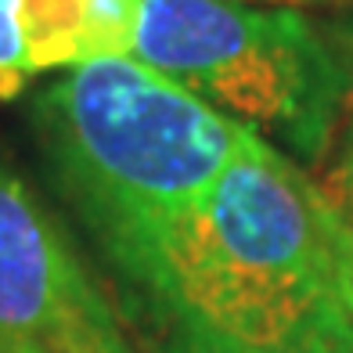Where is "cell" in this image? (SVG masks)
Returning a JSON list of instances; mask_svg holds the SVG:
<instances>
[{"label":"cell","instance_id":"cell-3","mask_svg":"<svg viewBox=\"0 0 353 353\" xmlns=\"http://www.w3.org/2000/svg\"><path fill=\"white\" fill-rule=\"evenodd\" d=\"M130 54L307 163L325 155L350 101L339 51L299 8L137 0Z\"/></svg>","mask_w":353,"mask_h":353},{"label":"cell","instance_id":"cell-8","mask_svg":"<svg viewBox=\"0 0 353 353\" xmlns=\"http://www.w3.org/2000/svg\"><path fill=\"white\" fill-rule=\"evenodd\" d=\"M94 353H116V350H94Z\"/></svg>","mask_w":353,"mask_h":353},{"label":"cell","instance_id":"cell-7","mask_svg":"<svg viewBox=\"0 0 353 353\" xmlns=\"http://www.w3.org/2000/svg\"><path fill=\"white\" fill-rule=\"evenodd\" d=\"M245 4H278V8H317V4H335V0H245Z\"/></svg>","mask_w":353,"mask_h":353},{"label":"cell","instance_id":"cell-5","mask_svg":"<svg viewBox=\"0 0 353 353\" xmlns=\"http://www.w3.org/2000/svg\"><path fill=\"white\" fill-rule=\"evenodd\" d=\"M137 0H0V98L47 72L130 54Z\"/></svg>","mask_w":353,"mask_h":353},{"label":"cell","instance_id":"cell-4","mask_svg":"<svg viewBox=\"0 0 353 353\" xmlns=\"http://www.w3.org/2000/svg\"><path fill=\"white\" fill-rule=\"evenodd\" d=\"M94 350L130 353L69 238L33 191L0 166V353Z\"/></svg>","mask_w":353,"mask_h":353},{"label":"cell","instance_id":"cell-6","mask_svg":"<svg viewBox=\"0 0 353 353\" xmlns=\"http://www.w3.org/2000/svg\"><path fill=\"white\" fill-rule=\"evenodd\" d=\"M339 213L353 228V94L343 112V130H339V159H335V173H332V191Z\"/></svg>","mask_w":353,"mask_h":353},{"label":"cell","instance_id":"cell-1","mask_svg":"<svg viewBox=\"0 0 353 353\" xmlns=\"http://www.w3.org/2000/svg\"><path fill=\"white\" fill-rule=\"evenodd\" d=\"M98 242L152 353H353V228L263 137L195 202Z\"/></svg>","mask_w":353,"mask_h":353},{"label":"cell","instance_id":"cell-2","mask_svg":"<svg viewBox=\"0 0 353 353\" xmlns=\"http://www.w3.org/2000/svg\"><path fill=\"white\" fill-rule=\"evenodd\" d=\"M33 116L94 238L195 202L260 141L134 54L65 69Z\"/></svg>","mask_w":353,"mask_h":353}]
</instances>
